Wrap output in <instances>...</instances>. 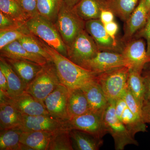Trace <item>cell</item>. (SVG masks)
Returning a JSON list of instances; mask_svg holds the SVG:
<instances>
[{"instance_id":"43","label":"cell","mask_w":150,"mask_h":150,"mask_svg":"<svg viewBox=\"0 0 150 150\" xmlns=\"http://www.w3.org/2000/svg\"><path fill=\"white\" fill-rule=\"evenodd\" d=\"M142 111L143 120L145 123H150V104L144 105Z\"/></svg>"},{"instance_id":"3","label":"cell","mask_w":150,"mask_h":150,"mask_svg":"<svg viewBox=\"0 0 150 150\" xmlns=\"http://www.w3.org/2000/svg\"><path fill=\"white\" fill-rule=\"evenodd\" d=\"M60 83L54 63L48 62L28 84L25 92L44 104V100Z\"/></svg>"},{"instance_id":"14","label":"cell","mask_w":150,"mask_h":150,"mask_svg":"<svg viewBox=\"0 0 150 150\" xmlns=\"http://www.w3.org/2000/svg\"><path fill=\"white\" fill-rule=\"evenodd\" d=\"M5 98L23 115L34 116L49 114L44 104L26 92L12 98L5 95Z\"/></svg>"},{"instance_id":"33","label":"cell","mask_w":150,"mask_h":150,"mask_svg":"<svg viewBox=\"0 0 150 150\" xmlns=\"http://www.w3.org/2000/svg\"><path fill=\"white\" fill-rule=\"evenodd\" d=\"M31 34L25 23L22 26L15 29L0 30V49L23 37Z\"/></svg>"},{"instance_id":"31","label":"cell","mask_w":150,"mask_h":150,"mask_svg":"<svg viewBox=\"0 0 150 150\" xmlns=\"http://www.w3.org/2000/svg\"><path fill=\"white\" fill-rule=\"evenodd\" d=\"M21 132L17 129L1 130L0 150H21L20 137Z\"/></svg>"},{"instance_id":"34","label":"cell","mask_w":150,"mask_h":150,"mask_svg":"<svg viewBox=\"0 0 150 150\" xmlns=\"http://www.w3.org/2000/svg\"><path fill=\"white\" fill-rule=\"evenodd\" d=\"M122 97L126 103L127 107L131 112L135 115L143 119L142 108L140 107L133 95L129 90L127 86Z\"/></svg>"},{"instance_id":"25","label":"cell","mask_w":150,"mask_h":150,"mask_svg":"<svg viewBox=\"0 0 150 150\" xmlns=\"http://www.w3.org/2000/svg\"><path fill=\"white\" fill-rule=\"evenodd\" d=\"M142 73L130 69L127 80V87L142 108L144 104V85Z\"/></svg>"},{"instance_id":"8","label":"cell","mask_w":150,"mask_h":150,"mask_svg":"<svg viewBox=\"0 0 150 150\" xmlns=\"http://www.w3.org/2000/svg\"><path fill=\"white\" fill-rule=\"evenodd\" d=\"M23 122L18 130L22 131H45L56 132L71 130L69 121L57 119L49 114L23 115Z\"/></svg>"},{"instance_id":"20","label":"cell","mask_w":150,"mask_h":150,"mask_svg":"<svg viewBox=\"0 0 150 150\" xmlns=\"http://www.w3.org/2000/svg\"><path fill=\"white\" fill-rule=\"evenodd\" d=\"M108 8L106 0H81L73 10L84 21L99 19L101 11Z\"/></svg>"},{"instance_id":"27","label":"cell","mask_w":150,"mask_h":150,"mask_svg":"<svg viewBox=\"0 0 150 150\" xmlns=\"http://www.w3.org/2000/svg\"><path fill=\"white\" fill-rule=\"evenodd\" d=\"M120 120L133 137H135L139 132L147 131L146 125L144 120L135 115L128 107L123 111Z\"/></svg>"},{"instance_id":"9","label":"cell","mask_w":150,"mask_h":150,"mask_svg":"<svg viewBox=\"0 0 150 150\" xmlns=\"http://www.w3.org/2000/svg\"><path fill=\"white\" fill-rule=\"evenodd\" d=\"M121 54L130 69L142 72L146 65L150 63L144 39L134 37L124 44Z\"/></svg>"},{"instance_id":"40","label":"cell","mask_w":150,"mask_h":150,"mask_svg":"<svg viewBox=\"0 0 150 150\" xmlns=\"http://www.w3.org/2000/svg\"><path fill=\"white\" fill-rule=\"evenodd\" d=\"M114 13L108 8L101 11L99 19L103 25L109 23L114 21Z\"/></svg>"},{"instance_id":"39","label":"cell","mask_w":150,"mask_h":150,"mask_svg":"<svg viewBox=\"0 0 150 150\" xmlns=\"http://www.w3.org/2000/svg\"><path fill=\"white\" fill-rule=\"evenodd\" d=\"M104 25L108 34L110 35L113 40H118L116 39V35L118 32L119 27L117 23L113 21L109 23Z\"/></svg>"},{"instance_id":"32","label":"cell","mask_w":150,"mask_h":150,"mask_svg":"<svg viewBox=\"0 0 150 150\" xmlns=\"http://www.w3.org/2000/svg\"><path fill=\"white\" fill-rule=\"evenodd\" d=\"M71 130H64L55 133L50 142L48 150H74L70 136Z\"/></svg>"},{"instance_id":"29","label":"cell","mask_w":150,"mask_h":150,"mask_svg":"<svg viewBox=\"0 0 150 150\" xmlns=\"http://www.w3.org/2000/svg\"><path fill=\"white\" fill-rule=\"evenodd\" d=\"M22 46L30 53L38 55L52 62V59L50 54L44 49L38 38L32 34L24 35L18 40Z\"/></svg>"},{"instance_id":"11","label":"cell","mask_w":150,"mask_h":150,"mask_svg":"<svg viewBox=\"0 0 150 150\" xmlns=\"http://www.w3.org/2000/svg\"><path fill=\"white\" fill-rule=\"evenodd\" d=\"M85 30L93 38L99 51L122 53L124 44L121 40H115L108 34L100 19L85 21Z\"/></svg>"},{"instance_id":"35","label":"cell","mask_w":150,"mask_h":150,"mask_svg":"<svg viewBox=\"0 0 150 150\" xmlns=\"http://www.w3.org/2000/svg\"><path fill=\"white\" fill-rule=\"evenodd\" d=\"M23 23L0 11V30L15 29L22 26Z\"/></svg>"},{"instance_id":"41","label":"cell","mask_w":150,"mask_h":150,"mask_svg":"<svg viewBox=\"0 0 150 150\" xmlns=\"http://www.w3.org/2000/svg\"><path fill=\"white\" fill-rule=\"evenodd\" d=\"M127 107V105L123 98H120L115 103V110L116 116L120 119L122 113Z\"/></svg>"},{"instance_id":"22","label":"cell","mask_w":150,"mask_h":150,"mask_svg":"<svg viewBox=\"0 0 150 150\" xmlns=\"http://www.w3.org/2000/svg\"><path fill=\"white\" fill-rule=\"evenodd\" d=\"M0 70L6 76L8 85V96L12 98L25 92L26 86L4 58H0Z\"/></svg>"},{"instance_id":"1","label":"cell","mask_w":150,"mask_h":150,"mask_svg":"<svg viewBox=\"0 0 150 150\" xmlns=\"http://www.w3.org/2000/svg\"><path fill=\"white\" fill-rule=\"evenodd\" d=\"M38 38L43 48L51 56L60 82L68 89L81 88L96 80L100 74L86 69L76 64L48 46L39 38Z\"/></svg>"},{"instance_id":"6","label":"cell","mask_w":150,"mask_h":150,"mask_svg":"<svg viewBox=\"0 0 150 150\" xmlns=\"http://www.w3.org/2000/svg\"><path fill=\"white\" fill-rule=\"evenodd\" d=\"M115 101L109 102V104L103 114V119L108 133L111 134L114 141L115 149L123 150L128 145L138 146L135 137L128 131L124 124L116 116L115 110Z\"/></svg>"},{"instance_id":"30","label":"cell","mask_w":150,"mask_h":150,"mask_svg":"<svg viewBox=\"0 0 150 150\" xmlns=\"http://www.w3.org/2000/svg\"><path fill=\"white\" fill-rule=\"evenodd\" d=\"M0 11L23 23L29 19L17 0H0Z\"/></svg>"},{"instance_id":"17","label":"cell","mask_w":150,"mask_h":150,"mask_svg":"<svg viewBox=\"0 0 150 150\" xmlns=\"http://www.w3.org/2000/svg\"><path fill=\"white\" fill-rule=\"evenodd\" d=\"M0 129H18L23 122V115L8 102L0 91Z\"/></svg>"},{"instance_id":"12","label":"cell","mask_w":150,"mask_h":150,"mask_svg":"<svg viewBox=\"0 0 150 150\" xmlns=\"http://www.w3.org/2000/svg\"><path fill=\"white\" fill-rule=\"evenodd\" d=\"M81 67L98 74L118 67H128L121 53L108 51H98L95 56L84 62Z\"/></svg>"},{"instance_id":"42","label":"cell","mask_w":150,"mask_h":150,"mask_svg":"<svg viewBox=\"0 0 150 150\" xmlns=\"http://www.w3.org/2000/svg\"><path fill=\"white\" fill-rule=\"evenodd\" d=\"M0 91L8 97V85L7 80L4 73L0 70Z\"/></svg>"},{"instance_id":"26","label":"cell","mask_w":150,"mask_h":150,"mask_svg":"<svg viewBox=\"0 0 150 150\" xmlns=\"http://www.w3.org/2000/svg\"><path fill=\"white\" fill-rule=\"evenodd\" d=\"M108 8L124 22L137 7L140 0H106Z\"/></svg>"},{"instance_id":"18","label":"cell","mask_w":150,"mask_h":150,"mask_svg":"<svg viewBox=\"0 0 150 150\" xmlns=\"http://www.w3.org/2000/svg\"><path fill=\"white\" fill-rule=\"evenodd\" d=\"M1 57L8 59L26 60L43 66L48 62L43 57L30 53L22 46L18 40L0 49Z\"/></svg>"},{"instance_id":"28","label":"cell","mask_w":150,"mask_h":150,"mask_svg":"<svg viewBox=\"0 0 150 150\" xmlns=\"http://www.w3.org/2000/svg\"><path fill=\"white\" fill-rule=\"evenodd\" d=\"M62 4V0H37L38 14L54 23Z\"/></svg>"},{"instance_id":"37","label":"cell","mask_w":150,"mask_h":150,"mask_svg":"<svg viewBox=\"0 0 150 150\" xmlns=\"http://www.w3.org/2000/svg\"><path fill=\"white\" fill-rule=\"evenodd\" d=\"M149 64L146 65L142 73L144 85L143 106L150 104V66Z\"/></svg>"},{"instance_id":"44","label":"cell","mask_w":150,"mask_h":150,"mask_svg":"<svg viewBox=\"0 0 150 150\" xmlns=\"http://www.w3.org/2000/svg\"><path fill=\"white\" fill-rule=\"evenodd\" d=\"M62 2L67 6L73 8L81 0H62Z\"/></svg>"},{"instance_id":"2","label":"cell","mask_w":150,"mask_h":150,"mask_svg":"<svg viewBox=\"0 0 150 150\" xmlns=\"http://www.w3.org/2000/svg\"><path fill=\"white\" fill-rule=\"evenodd\" d=\"M25 25L31 34L68 58L67 46L52 22L38 15L28 19L25 23Z\"/></svg>"},{"instance_id":"24","label":"cell","mask_w":150,"mask_h":150,"mask_svg":"<svg viewBox=\"0 0 150 150\" xmlns=\"http://www.w3.org/2000/svg\"><path fill=\"white\" fill-rule=\"evenodd\" d=\"M4 59L13 68L26 86L35 77L43 67L37 63L26 60Z\"/></svg>"},{"instance_id":"4","label":"cell","mask_w":150,"mask_h":150,"mask_svg":"<svg viewBox=\"0 0 150 150\" xmlns=\"http://www.w3.org/2000/svg\"><path fill=\"white\" fill-rule=\"evenodd\" d=\"M130 69L122 67L100 73L96 81L102 88L108 99L115 101L122 97L127 86Z\"/></svg>"},{"instance_id":"15","label":"cell","mask_w":150,"mask_h":150,"mask_svg":"<svg viewBox=\"0 0 150 150\" xmlns=\"http://www.w3.org/2000/svg\"><path fill=\"white\" fill-rule=\"evenodd\" d=\"M149 13L145 0H140L137 7L125 22L124 34L121 39L124 44L133 38L144 26Z\"/></svg>"},{"instance_id":"5","label":"cell","mask_w":150,"mask_h":150,"mask_svg":"<svg viewBox=\"0 0 150 150\" xmlns=\"http://www.w3.org/2000/svg\"><path fill=\"white\" fill-rule=\"evenodd\" d=\"M54 24L67 47L85 29V21L63 3Z\"/></svg>"},{"instance_id":"45","label":"cell","mask_w":150,"mask_h":150,"mask_svg":"<svg viewBox=\"0 0 150 150\" xmlns=\"http://www.w3.org/2000/svg\"><path fill=\"white\" fill-rule=\"evenodd\" d=\"M145 2L148 11L149 12L150 11V0H145Z\"/></svg>"},{"instance_id":"13","label":"cell","mask_w":150,"mask_h":150,"mask_svg":"<svg viewBox=\"0 0 150 150\" xmlns=\"http://www.w3.org/2000/svg\"><path fill=\"white\" fill-rule=\"evenodd\" d=\"M69 90L66 86L60 83L43 101L49 115L64 121H69L68 112Z\"/></svg>"},{"instance_id":"7","label":"cell","mask_w":150,"mask_h":150,"mask_svg":"<svg viewBox=\"0 0 150 150\" xmlns=\"http://www.w3.org/2000/svg\"><path fill=\"white\" fill-rule=\"evenodd\" d=\"M67 48L68 59L80 66L99 51L93 38L85 29L79 34L71 46Z\"/></svg>"},{"instance_id":"19","label":"cell","mask_w":150,"mask_h":150,"mask_svg":"<svg viewBox=\"0 0 150 150\" xmlns=\"http://www.w3.org/2000/svg\"><path fill=\"white\" fill-rule=\"evenodd\" d=\"M55 133L45 131H22L20 142L32 150H48Z\"/></svg>"},{"instance_id":"16","label":"cell","mask_w":150,"mask_h":150,"mask_svg":"<svg viewBox=\"0 0 150 150\" xmlns=\"http://www.w3.org/2000/svg\"><path fill=\"white\" fill-rule=\"evenodd\" d=\"M81 88L86 96L90 111L103 115L109 105V101L96 80L87 84Z\"/></svg>"},{"instance_id":"21","label":"cell","mask_w":150,"mask_h":150,"mask_svg":"<svg viewBox=\"0 0 150 150\" xmlns=\"http://www.w3.org/2000/svg\"><path fill=\"white\" fill-rule=\"evenodd\" d=\"M67 112L69 120L90 111L85 94L81 88L69 89Z\"/></svg>"},{"instance_id":"36","label":"cell","mask_w":150,"mask_h":150,"mask_svg":"<svg viewBox=\"0 0 150 150\" xmlns=\"http://www.w3.org/2000/svg\"><path fill=\"white\" fill-rule=\"evenodd\" d=\"M29 19L38 15L37 0H17Z\"/></svg>"},{"instance_id":"38","label":"cell","mask_w":150,"mask_h":150,"mask_svg":"<svg viewBox=\"0 0 150 150\" xmlns=\"http://www.w3.org/2000/svg\"><path fill=\"white\" fill-rule=\"evenodd\" d=\"M134 37L142 38L146 40L147 52L148 55L150 56V11L144 26L136 33Z\"/></svg>"},{"instance_id":"10","label":"cell","mask_w":150,"mask_h":150,"mask_svg":"<svg viewBox=\"0 0 150 150\" xmlns=\"http://www.w3.org/2000/svg\"><path fill=\"white\" fill-rule=\"evenodd\" d=\"M103 115L89 111L69 120L71 129H76L91 134L98 139L103 138L108 133Z\"/></svg>"},{"instance_id":"23","label":"cell","mask_w":150,"mask_h":150,"mask_svg":"<svg viewBox=\"0 0 150 150\" xmlns=\"http://www.w3.org/2000/svg\"><path fill=\"white\" fill-rule=\"evenodd\" d=\"M70 134L74 150H98L103 144V139H98L83 131L71 129Z\"/></svg>"}]
</instances>
